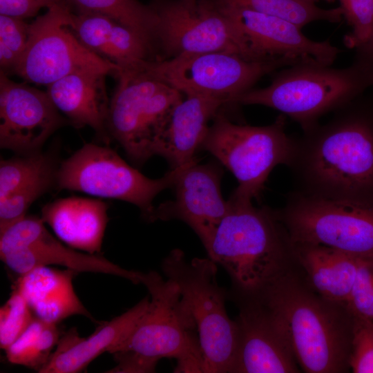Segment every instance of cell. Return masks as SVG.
<instances>
[{
  "label": "cell",
  "instance_id": "23",
  "mask_svg": "<svg viewBox=\"0 0 373 373\" xmlns=\"http://www.w3.org/2000/svg\"><path fill=\"white\" fill-rule=\"evenodd\" d=\"M78 272L48 266L35 267L19 275L15 289L25 299L34 316L57 324L74 315L93 320L76 294L73 279Z\"/></svg>",
  "mask_w": 373,
  "mask_h": 373
},
{
  "label": "cell",
  "instance_id": "19",
  "mask_svg": "<svg viewBox=\"0 0 373 373\" xmlns=\"http://www.w3.org/2000/svg\"><path fill=\"white\" fill-rule=\"evenodd\" d=\"M59 165L41 151L0 162V232L26 216L30 206L56 186Z\"/></svg>",
  "mask_w": 373,
  "mask_h": 373
},
{
  "label": "cell",
  "instance_id": "20",
  "mask_svg": "<svg viewBox=\"0 0 373 373\" xmlns=\"http://www.w3.org/2000/svg\"><path fill=\"white\" fill-rule=\"evenodd\" d=\"M150 301L149 295L122 314L104 321L88 337H80L72 328L61 337L41 373L82 372L100 354L109 353L135 328Z\"/></svg>",
  "mask_w": 373,
  "mask_h": 373
},
{
  "label": "cell",
  "instance_id": "30",
  "mask_svg": "<svg viewBox=\"0 0 373 373\" xmlns=\"http://www.w3.org/2000/svg\"><path fill=\"white\" fill-rule=\"evenodd\" d=\"M23 19L0 15V65L4 73L15 71L26 50L30 24Z\"/></svg>",
  "mask_w": 373,
  "mask_h": 373
},
{
  "label": "cell",
  "instance_id": "37",
  "mask_svg": "<svg viewBox=\"0 0 373 373\" xmlns=\"http://www.w3.org/2000/svg\"><path fill=\"white\" fill-rule=\"evenodd\" d=\"M354 59L358 60L373 70V32L370 38L356 46Z\"/></svg>",
  "mask_w": 373,
  "mask_h": 373
},
{
  "label": "cell",
  "instance_id": "26",
  "mask_svg": "<svg viewBox=\"0 0 373 373\" xmlns=\"http://www.w3.org/2000/svg\"><path fill=\"white\" fill-rule=\"evenodd\" d=\"M215 6H230L254 10L277 17L300 28L317 21L338 23L341 21V8H323L309 0H215Z\"/></svg>",
  "mask_w": 373,
  "mask_h": 373
},
{
  "label": "cell",
  "instance_id": "28",
  "mask_svg": "<svg viewBox=\"0 0 373 373\" xmlns=\"http://www.w3.org/2000/svg\"><path fill=\"white\" fill-rule=\"evenodd\" d=\"M78 11L97 12L136 32L150 42L155 36L157 22L153 8L137 0H66Z\"/></svg>",
  "mask_w": 373,
  "mask_h": 373
},
{
  "label": "cell",
  "instance_id": "12",
  "mask_svg": "<svg viewBox=\"0 0 373 373\" xmlns=\"http://www.w3.org/2000/svg\"><path fill=\"white\" fill-rule=\"evenodd\" d=\"M70 8L55 6L30 24L28 44L15 71L25 80L48 86L75 72L117 74L118 65L88 49L75 35Z\"/></svg>",
  "mask_w": 373,
  "mask_h": 373
},
{
  "label": "cell",
  "instance_id": "29",
  "mask_svg": "<svg viewBox=\"0 0 373 373\" xmlns=\"http://www.w3.org/2000/svg\"><path fill=\"white\" fill-rule=\"evenodd\" d=\"M115 22L99 13L78 11L77 14L73 13L70 28L86 47L106 57L110 35Z\"/></svg>",
  "mask_w": 373,
  "mask_h": 373
},
{
  "label": "cell",
  "instance_id": "10",
  "mask_svg": "<svg viewBox=\"0 0 373 373\" xmlns=\"http://www.w3.org/2000/svg\"><path fill=\"white\" fill-rule=\"evenodd\" d=\"M276 214L293 244L327 246L373 257V204L289 193Z\"/></svg>",
  "mask_w": 373,
  "mask_h": 373
},
{
  "label": "cell",
  "instance_id": "35",
  "mask_svg": "<svg viewBox=\"0 0 373 373\" xmlns=\"http://www.w3.org/2000/svg\"><path fill=\"white\" fill-rule=\"evenodd\" d=\"M350 365L354 373H373V320L354 316Z\"/></svg>",
  "mask_w": 373,
  "mask_h": 373
},
{
  "label": "cell",
  "instance_id": "7",
  "mask_svg": "<svg viewBox=\"0 0 373 373\" xmlns=\"http://www.w3.org/2000/svg\"><path fill=\"white\" fill-rule=\"evenodd\" d=\"M217 264L210 258L189 261L180 249L164 258L162 269L178 286L196 323L204 356L203 373H233L238 326L227 312L228 291L217 281Z\"/></svg>",
  "mask_w": 373,
  "mask_h": 373
},
{
  "label": "cell",
  "instance_id": "13",
  "mask_svg": "<svg viewBox=\"0 0 373 373\" xmlns=\"http://www.w3.org/2000/svg\"><path fill=\"white\" fill-rule=\"evenodd\" d=\"M153 8L157 17L155 36L173 57L224 52L262 61L236 26L209 3L175 0Z\"/></svg>",
  "mask_w": 373,
  "mask_h": 373
},
{
  "label": "cell",
  "instance_id": "1",
  "mask_svg": "<svg viewBox=\"0 0 373 373\" xmlns=\"http://www.w3.org/2000/svg\"><path fill=\"white\" fill-rule=\"evenodd\" d=\"M359 97L295 138L290 168L297 193L373 204V108Z\"/></svg>",
  "mask_w": 373,
  "mask_h": 373
},
{
  "label": "cell",
  "instance_id": "3",
  "mask_svg": "<svg viewBox=\"0 0 373 373\" xmlns=\"http://www.w3.org/2000/svg\"><path fill=\"white\" fill-rule=\"evenodd\" d=\"M227 201L229 211L206 251L230 277L229 298L255 297L291 268L292 244L275 209L231 196Z\"/></svg>",
  "mask_w": 373,
  "mask_h": 373
},
{
  "label": "cell",
  "instance_id": "18",
  "mask_svg": "<svg viewBox=\"0 0 373 373\" xmlns=\"http://www.w3.org/2000/svg\"><path fill=\"white\" fill-rule=\"evenodd\" d=\"M213 6L236 26L260 60L291 56L331 66L341 52L328 40L310 39L285 19L241 8Z\"/></svg>",
  "mask_w": 373,
  "mask_h": 373
},
{
  "label": "cell",
  "instance_id": "16",
  "mask_svg": "<svg viewBox=\"0 0 373 373\" xmlns=\"http://www.w3.org/2000/svg\"><path fill=\"white\" fill-rule=\"evenodd\" d=\"M222 169L214 164L185 166L173 188L175 198L155 207L151 221L178 220L197 234L205 249L229 211L221 192Z\"/></svg>",
  "mask_w": 373,
  "mask_h": 373
},
{
  "label": "cell",
  "instance_id": "33",
  "mask_svg": "<svg viewBox=\"0 0 373 373\" xmlns=\"http://www.w3.org/2000/svg\"><path fill=\"white\" fill-rule=\"evenodd\" d=\"M343 16L352 32L345 37L348 48L365 42L373 32V0H339Z\"/></svg>",
  "mask_w": 373,
  "mask_h": 373
},
{
  "label": "cell",
  "instance_id": "6",
  "mask_svg": "<svg viewBox=\"0 0 373 373\" xmlns=\"http://www.w3.org/2000/svg\"><path fill=\"white\" fill-rule=\"evenodd\" d=\"M149 306L128 336L110 354L128 352L156 363L177 361L175 372L203 373L204 356L196 323L178 286L156 271L144 273Z\"/></svg>",
  "mask_w": 373,
  "mask_h": 373
},
{
  "label": "cell",
  "instance_id": "21",
  "mask_svg": "<svg viewBox=\"0 0 373 373\" xmlns=\"http://www.w3.org/2000/svg\"><path fill=\"white\" fill-rule=\"evenodd\" d=\"M107 211V204L99 199L68 197L45 204L41 218L66 245L99 254L108 222Z\"/></svg>",
  "mask_w": 373,
  "mask_h": 373
},
{
  "label": "cell",
  "instance_id": "8",
  "mask_svg": "<svg viewBox=\"0 0 373 373\" xmlns=\"http://www.w3.org/2000/svg\"><path fill=\"white\" fill-rule=\"evenodd\" d=\"M286 116L280 114L271 124H238L216 114L200 149L208 151L236 177L238 185L231 197L252 201L258 198L274 167L288 166L295 138L285 132Z\"/></svg>",
  "mask_w": 373,
  "mask_h": 373
},
{
  "label": "cell",
  "instance_id": "2",
  "mask_svg": "<svg viewBox=\"0 0 373 373\" xmlns=\"http://www.w3.org/2000/svg\"><path fill=\"white\" fill-rule=\"evenodd\" d=\"M307 373L350 370L354 316L345 303L327 300L291 268L259 295Z\"/></svg>",
  "mask_w": 373,
  "mask_h": 373
},
{
  "label": "cell",
  "instance_id": "17",
  "mask_svg": "<svg viewBox=\"0 0 373 373\" xmlns=\"http://www.w3.org/2000/svg\"><path fill=\"white\" fill-rule=\"evenodd\" d=\"M239 309L233 373H297L298 365L285 336L257 298L233 300Z\"/></svg>",
  "mask_w": 373,
  "mask_h": 373
},
{
  "label": "cell",
  "instance_id": "9",
  "mask_svg": "<svg viewBox=\"0 0 373 373\" xmlns=\"http://www.w3.org/2000/svg\"><path fill=\"white\" fill-rule=\"evenodd\" d=\"M186 166L171 169L162 178L151 179L110 147L88 143L59 165L56 186L131 203L140 209L146 220L151 221L154 198L161 191L173 188Z\"/></svg>",
  "mask_w": 373,
  "mask_h": 373
},
{
  "label": "cell",
  "instance_id": "14",
  "mask_svg": "<svg viewBox=\"0 0 373 373\" xmlns=\"http://www.w3.org/2000/svg\"><path fill=\"white\" fill-rule=\"evenodd\" d=\"M44 224L41 218L26 215L0 232V258L10 269L22 275L35 267L61 265L78 273L111 274L142 283L144 273L124 269L99 254L66 246Z\"/></svg>",
  "mask_w": 373,
  "mask_h": 373
},
{
  "label": "cell",
  "instance_id": "39",
  "mask_svg": "<svg viewBox=\"0 0 373 373\" xmlns=\"http://www.w3.org/2000/svg\"><path fill=\"white\" fill-rule=\"evenodd\" d=\"M191 1H197V0H191Z\"/></svg>",
  "mask_w": 373,
  "mask_h": 373
},
{
  "label": "cell",
  "instance_id": "25",
  "mask_svg": "<svg viewBox=\"0 0 373 373\" xmlns=\"http://www.w3.org/2000/svg\"><path fill=\"white\" fill-rule=\"evenodd\" d=\"M291 244L295 262L311 288L327 300L345 304L360 257L321 245Z\"/></svg>",
  "mask_w": 373,
  "mask_h": 373
},
{
  "label": "cell",
  "instance_id": "31",
  "mask_svg": "<svg viewBox=\"0 0 373 373\" xmlns=\"http://www.w3.org/2000/svg\"><path fill=\"white\" fill-rule=\"evenodd\" d=\"M149 42L133 30L115 23L106 57L119 66L146 59Z\"/></svg>",
  "mask_w": 373,
  "mask_h": 373
},
{
  "label": "cell",
  "instance_id": "32",
  "mask_svg": "<svg viewBox=\"0 0 373 373\" xmlns=\"http://www.w3.org/2000/svg\"><path fill=\"white\" fill-rule=\"evenodd\" d=\"M35 316L23 296L14 289L0 308V347L6 350L30 325Z\"/></svg>",
  "mask_w": 373,
  "mask_h": 373
},
{
  "label": "cell",
  "instance_id": "5",
  "mask_svg": "<svg viewBox=\"0 0 373 373\" xmlns=\"http://www.w3.org/2000/svg\"><path fill=\"white\" fill-rule=\"evenodd\" d=\"M143 61L119 66L107 119L108 136L136 165L156 155L171 113L183 99L181 92L149 72Z\"/></svg>",
  "mask_w": 373,
  "mask_h": 373
},
{
  "label": "cell",
  "instance_id": "38",
  "mask_svg": "<svg viewBox=\"0 0 373 373\" xmlns=\"http://www.w3.org/2000/svg\"><path fill=\"white\" fill-rule=\"evenodd\" d=\"M309 1H313V2H315V3H316L317 1H327V2H329V3H332V2L335 1L336 0H309Z\"/></svg>",
  "mask_w": 373,
  "mask_h": 373
},
{
  "label": "cell",
  "instance_id": "36",
  "mask_svg": "<svg viewBox=\"0 0 373 373\" xmlns=\"http://www.w3.org/2000/svg\"><path fill=\"white\" fill-rule=\"evenodd\" d=\"M59 5L69 6L66 0H0V15L24 19L35 16L41 8Z\"/></svg>",
  "mask_w": 373,
  "mask_h": 373
},
{
  "label": "cell",
  "instance_id": "11",
  "mask_svg": "<svg viewBox=\"0 0 373 373\" xmlns=\"http://www.w3.org/2000/svg\"><path fill=\"white\" fill-rule=\"evenodd\" d=\"M312 60L284 56L250 61L233 53L212 52L180 55L160 61L146 59L143 65L151 74L185 95H204L233 102L264 75Z\"/></svg>",
  "mask_w": 373,
  "mask_h": 373
},
{
  "label": "cell",
  "instance_id": "15",
  "mask_svg": "<svg viewBox=\"0 0 373 373\" xmlns=\"http://www.w3.org/2000/svg\"><path fill=\"white\" fill-rule=\"evenodd\" d=\"M63 124L46 92L10 79L0 73V146L19 155L41 151Z\"/></svg>",
  "mask_w": 373,
  "mask_h": 373
},
{
  "label": "cell",
  "instance_id": "22",
  "mask_svg": "<svg viewBox=\"0 0 373 373\" xmlns=\"http://www.w3.org/2000/svg\"><path fill=\"white\" fill-rule=\"evenodd\" d=\"M225 103L217 97L186 95L171 113L156 155L166 160L171 169L196 162L195 154L207 133L209 122Z\"/></svg>",
  "mask_w": 373,
  "mask_h": 373
},
{
  "label": "cell",
  "instance_id": "34",
  "mask_svg": "<svg viewBox=\"0 0 373 373\" xmlns=\"http://www.w3.org/2000/svg\"><path fill=\"white\" fill-rule=\"evenodd\" d=\"M355 316L373 320V257H360L354 283L345 303Z\"/></svg>",
  "mask_w": 373,
  "mask_h": 373
},
{
  "label": "cell",
  "instance_id": "24",
  "mask_svg": "<svg viewBox=\"0 0 373 373\" xmlns=\"http://www.w3.org/2000/svg\"><path fill=\"white\" fill-rule=\"evenodd\" d=\"M106 75L94 71L73 73L48 85L46 93L57 109L75 125L88 126L108 142L110 102L104 86Z\"/></svg>",
  "mask_w": 373,
  "mask_h": 373
},
{
  "label": "cell",
  "instance_id": "27",
  "mask_svg": "<svg viewBox=\"0 0 373 373\" xmlns=\"http://www.w3.org/2000/svg\"><path fill=\"white\" fill-rule=\"evenodd\" d=\"M60 338L57 324L35 318L26 329L6 349L8 362L37 370L44 367Z\"/></svg>",
  "mask_w": 373,
  "mask_h": 373
},
{
  "label": "cell",
  "instance_id": "4",
  "mask_svg": "<svg viewBox=\"0 0 373 373\" xmlns=\"http://www.w3.org/2000/svg\"><path fill=\"white\" fill-rule=\"evenodd\" d=\"M371 86L373 70L358 60L340 68L314 60L280 68L267 86L251 88L233 102L274 108L305 131Z\"/></svg>",
  "mask_w": 373,
  "mask_h": 373
}]
</instances>
